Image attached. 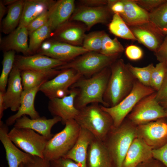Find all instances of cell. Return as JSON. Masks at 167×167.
<instances>
[{
  "instance_id": "cell-41",
  "label": "cell",
  "mask_w": 167,
  "mask_h": 167,
  "mask_svg": "<svg viewBox=\"0 0 167 167\" xmlns=\"http://www.w3.org/2000/svg\"><path fill=\"white\" fill-rule=\"evenodd\" d=\"M152 157L167 167V142L161 147L152 150Z\"/></svg>"
},
{
  "instance_id": "cell-53",
  "label": "cell",
  "mask_w": 167,
  "mask_h": 167,
  "mask_svg": "<svg viewBox=\"0 0 167 167\" xmlns=\"http://www.w3.org/2000/svg\"><path fill=\"white\" fill-rule=\"evenodd\" d=\"M161 33L164 36L167 35V25L163 28L160 29Z\"/></svg>"
},
{
  "instance_id": "cell-4",
  "label": "cell",
  "mask_w": 167,
  "mask_h": 167,
  "mask_svg": "<svg viewBox=\"0 0 167 167\" xmlns=\"http://www.w3.org/2000/svg\"><path fill=\"white\" fill-rule=\"evenodd\" d=\"M75 118L81 128L90 132L97 139L103 142L113 126L112 118L98 103H92L79 110Z\"/></svg>"
},
{
  "instance_id": "cell-9",
  "label": "cell",
  "mask_w": 167,
  "mask_h": 167,
  "mask_svg": "<svg viewBox=\"0 0 167 167\" xmlns=\"http://www.w3.org/2000/svg\"><path fill=\"white\" fill-rule=\"evenodd\" d=\"M156 91L141 100L128 118L135 125H139L167 117V113L156 99Z\"/></svg>"
},
{
  "instance_id": "cell-47",
  "label": "cell",
  "mask_w": 167,
  "mask_h": 167,
  "mask_svg": "<svg viewBox=\"0 0 167 167\" xmlns=\"http://www.w3.org/2000/svg\"><path fill=\"white\" fill-rule=\"evenodd\" d=\"M80 2L82 5L94 7L106 6L107 4V0H82Z\"/></svg>"
},
{
  "instance_id": "cell-46",
  "label": "cell",
  "mask_w": 167,
  "mask_h": 167,
  "mask_svg": "<svg viewBox=\"0 0 167 167\" xmlns=\"http://www.w3.org/2000/svg\"><path fill=\"white\" fill-rule=\"evenodd\" d=\"M24 167H50V161L36 156H33L29 162L23 164Z\"/></svg>"
},
{
  "instance_id": "cell-45",
  "label": "cell",
  "mask_w": 167,
  "mask_h": 167,
  "mask_svg": "<svg viewBox=\"0 0 167 167\" xmlns=\"http://www.w3.org/2000/svg\"><path fill=\"white\" fill-rule=\"evenodd\" d=\"M50 167H80L74 161L69 159L62 157L50 161Z\"/></svg>"
},
{
  "instance_id": "cell-20",
  "label": "cell",
  "mask_w": 167,
  "mask_h": 167,
  "mask_svg": "<svg viewBox=\"0 0 167 167\" xmlns=\"http://www.w3.org/2000/svg\"><path fill=\"white\" fill-rule=\"evenodd\" d=\"M61 121V118L58 117L48 119L44 117L31 119L24 115L16 120L14 127L32 130L49 140L54 135L51 132L52 128Z\"/></svg>"
},
{
  "instance_id": "cell-32",
  "label": "cell",
  "mask_w": 167,
  "mask_h": 167,
  "mask_svg": "<svg viewBox=\"0 0 167 167\" xmlns=\"http://www.w3.org/2000/svg\"><path fill=\"white\" fill-rule=\"evenodd\" d=\"M53 32L48 21L29 35V49L31 55L37 51L44 41L51 36Z\"/></svg>"
},
{
  "instance_id": "cell-5",
  "label": "cell",
  "mask_w": 167,
  "mask_h": 167,
  "mask_svg": "<svg viewBox=\"0 0 167 167\" xmlns=\"http://www.w3.org/2000/svg\"><path fill=\"white\" fill-rule=\"evenodd\" d=\"M61 131L48 140L43 152L44 157L51 161L63 157L71 150L79 135L81 127L75 119L68 120Z\"/></svg>"
},
{
  "instance_id": "cell-56",
  "label": "cell",
  "mask_w": 167,
  "mask_h": 167,
  "mask_svg": "<svg viewBox=\"0 0 167 167\" xmlns=\"http://www.w3.org/2000/svg\"></svg>"
},
{
  "instance_id": "cell-29",
  "label": "cell",
  "mask_w": 167,
  "mask_h": 167,
  "mask_svg": "<svg viewBox=\"0 0 167 167\" xmlns=\"http://www.w3.org/2000/svg\"><path fill=\"white\" fill-rule=\"evenodd\" d=\"M62 70L55 69L42 71L24 70L21 71L23 90L31 89L54 78Z\"/></svg>"
},
{
  "instance_id": "cell-17",
  "label": "cell",
  "mask_w": 167,
  "mask_h": 167,
  "mask_svg": "<svg viewBox=\"0 0 167 167\" xmlns=\"http://www.w3.org/2000/svg\"><path fill=\"white\" fill-rule=\"evenodd\" d=\"M7 88L4 93L5 109L17 111L20 105L23 88L21 71L14 64L9 77Z\"/></svg>"
},
{
  "instance_id": "cell-22",
  "label": "cell",
  "mask_w": 167,
  "mask_h": 167,
  "mask_svg": "<svg viewBox=\"0 0 167 167\" xmlns=\"http://www.w3.org/2000/svg\"><path fill=\"white\" fill-rule=\"evenodd\" d=\"M74 0L56 1L49 10L48 22L53 31L69 21L75 9Z\"/></svg>"
},
{
  "instance_id": "cell-27",
  "label": "cell",
  "mask_w": 167,
  "mask_h": 167,
  "mask_svg": "<svg viewBox=\"0 0 167 167\" xmlns=\"http://www.w3.org/2000/svg\"><path fill=\"white\" fill-rule=\"evenodd\" d=\"M56 1L50 0H25L21 18L17 28L27 27L34 19L49 10Z\"/></svg>"
},
{
  "instance_id": "cell-8",
  "label": "cell",
  "mask_w": 167,
  "mask_h": 167,
  "mask_svg": "<svg viewBox=\"0 0 167 167\" xmlns=\"http://www.w3.org/2000/svg\"><path fill=\"white\" fill-rule=\"evenodd\" d=\"M8 136L25 152L44 158L43 152L48 140L43 136L29 129L14 127L9 131Z\"/></svg>"
},
{
  "instance_id": "cell-40",
  "label": "cell",
  "mask_w": 167,
  "mask_h": 167,
  "mask_svg": "<svg viewBox=\"0 0 167 167\" xmlns=\"http://www.w3.org/2000/svg\"><path fill=\"white\" fill-rule=\"evenodd\" d=\"M156 99L164 108L167 109V72L161 88L156 92Z\"/></svg>"
},
{
  "instance_id": "cell-7",
  "label": "cell",
  "mask_w": 167,
  "mask_h": 167,
  "mask_svg": "<svg viewBox=\"0 0 167 167\" xmlns=\"http://www.w3.org/2000/svg\"><path fill=\"white\" fill-rule=\"evenodd\" d=\"M155 92L152 88L143 85L136 79L131 92L118 104L110 107L101 105V106L111 116L113 127L116 128L122 124L126 117L141 100Z\"/></svg>"
},
{
  "instance_id": "cell-26",
  "label": "cell",
  "mask_w": 167,
  "mask_h": 167,
  "mask_svg": "<svg viewBox=\"0 0 167 167\" xmlns=\"http://www.w3.org/2000/svg\"><path fill=\"white\" fill-rule=\"evenodd\" d=\"M28 35L27 27L17 28L1 41V48L4 51L13 50L25 56L31 55L28 42Z\"/></svg>"
},
{
  "instance_id": "cell-15",
  "label": "cell",
  "mask_w": 167,
  "mask_h": 167,
  "mask_svg": "<svg viewBox=\"0 0 167 167\" xmlns=\"http://www.w3.org/2000/svg\"><path fill=\"white\" fill-rule=\"evenodd\" d=\"M66 62L37 54L28 56L15 55L14 65L21 71H42L51 70Z\"/></svg>"
},
{
  "instance_id": "cell-30",
  "label": "cell",
  "mask_w": 167,
  "mask_h": 167,
  "mask_svg": "<svg viewBox=\"0 0 167 167\" xmlns=\"http://www.w3.org/2000/svg\"><path fill=\"white\" fill-rule=\"evenodd\" d=\"M24 2L25 0H17L8 6L7 15L2 23V31L4 33L9 34L18 27L21 18Z\"/></svg>"
},
{
  "instance_id": "cell-1",
  "label": "cell",
  "mask_w": 167,
  "mask_h": 167,
  "mask_svg": "<svg viewBox=\"0 0 167 167\" xmlns=\"http://www.w3.org/2000/svg\"><path fill=\"white\" fill-rule=\"evenodd\" d=\"M110 74V66L90 77H81L71 86L70 89L75 88L77 91L74 101L77 109L79 110L95 103L109 107L103 98Z\"/></svg>"
},
{
  "instance_id": "cell-3",
  "label": "cell",
  "mask_w": 167,
  "mask_h": 167,
  "mask_svg": "<svg viewBox=\"0 0 167 167\" xmlns=\"http://www.w3.org/2000/svg\"><path fill=\"white\" fill-rule=\"evenodd\" d=\"M135 126L130 121L124 120L118 127H112L103 142L115 167H122L130 146L137 137V127Z\"/></svg>"
},
{
  "instance_id": "cell-31",
  "label": "cell",
  "mask_w": 167,
  "mask_h": 167,
  "mask_svg": "<svg viewBox=\"0 0 167 167\" xmlns=\"http://www.w3.org/2000/svg\"><path fill=\"white\" fill-rule=\"evenodd\" d=\"M109 29L111 33L117 36L125 39L137 41L129 27L118 14H113L109 24Z\"/></svg>"
},
{
  "instance_id": "cell-55",
  "label": "cell",
  "mask_w": 167,
  "mask_h": 167,
  "mask_svg": "<svg viewBox=\"0 0 167 167\" xmlns=\"http://www.w3.org/2000/svg\"><path fill=\"white\" fill-rule=\"evenodd\" d=\"M165 111L166 112V113H167V109H166L165 110Z\"/></svg>"
},
{
  "instance_id": "cell-33",
  "label": "cell",
  "mask_w": 167,
  "mask_h": 167,
  "mask_svg": "<svg viewBox=\"0 0 167 167\" xmlns=\"http://www.w3.org/2000/svg\"><path fill=\"white\" fill-rule=\"evenodd\" d=\"M15 51L4 52L2 61V68L0 77V91L5 92L10 74L14 64Z\"/></svg>"
},
{
  "instance_id": "cell-24",
  "label": "cell",
  "mask_w": 167,
  "mask_h": 167,
  "mask_svg": "<svg viewBox=\"0 0 167 167\" xmlns=\"http://www.w3.org/2000/svg\"><path fill=\"white\" fill-rule=\"evenodd\" d=\"M42 84L30 89L23 90L19 108L16 113L10 116L6 120L5 123L6 125L9 126L14 124L17 119L24 115H28L31 119L40 117L35 109L34 100L36 94Z\"/></svg>"
},
{
  "instance_id": "cell-2",
  "label": "cell",
  "mask_w": 167,
  "mask_h": 167,
  "mask_svg": "<svg viewBox=\"0 0 167 167\" xmlns=\"http://www.w3.org/2000/svg\"><path fill=\"white\" fill-rule=\"evenodd\" d=\"M111 74L103 96L109 107L114 106L131 91L136 79L122 59H118L110 66Z\"/></svg>"
},
{
  "instance_id": "cell-54",
  "label": "cell",
  "mask_w": 167,
  "mask_h": 167,
  "mask_svg": "<svg viewBox=\"0 0 167 167\" xmlns=\"http://www.w3.org/2000/svg\"><path fill=\"white\" fill-rule=\"evenodd\" d=\"M19 167H24L23 164H21L19 166Z\"/></svg>"
},
{
  "instance_id": "cell-44",
  "label": "cell",
  "mask_w": 167,
  "mask_h": 167,
  "mask_svg": "<svg viewBox=\"0 0 167 167\" xmlns=\"http://www.w3.org/2000/svg\"><path fill=\"white\" fill-rule=\"evenodd\" d=\"M155 53L159 62H164L167 65V35Z\"/></svg>"
},
{
  "instance_id": "cell-16",
  "label": "cell",
  "mask_w": 167,
  "mask_h": 167,
  "mask_svg": "<svg viewBox=\"0 0 167 167\" xmlns=\"http://www.w3.org/2000/svg\"><path fill=\"white\" fill-rule=\"evenodd\" d=\"M129 27L137 41L154 53L165 36L160 29L150 22Z\"/></svg>"
},
{
  "instance_id": "cell-23",
  "label": "cell",
  "mask_w": 167,
  "mask_h": 167,
  "mask_svg": "<svg viewBox=\"0 0 167 167\" xmlns=\"http://www.w3.org/2000/svg\"><path fill=\"white\" fill-rule=\"evenodd\" d=\"M152 150L142 139L136 137L128 151L122 167H136L152 158Z\"/></svg>"
},
{
  "instance_id": "cell-51",
  "label": "cell",
  "mask_w": 167,
  "mask_h": 167,
  "mask_svg": "<svg viewBox=\"0 0 167 167\" xmlns=\"http://www.w3.org/2000/svg\"><path fill=\"white\" fill-rule=\"evenodd\" d=\"M7 9L3 4L2 0L0 1V21L1 22L3 17L6 14Z\"/></svg>"
},
{
  "instance_id": "cell-43",
  "label": "cell",
  "mask_w": 167,
  "mask_h": 167,
  "mask_svg": "<svg viewBox=\"0 0 167 167\" xmlns=\"http://www.w3.org/2000/svg\"><path fill=\"white\" fill-rule=\"evenodd\" d=\"M125 53L126 56L129 59L133 61L141 59L143 55L142 49L135 45L128 46L126 49Z\"/></svg>"
},
{
  "instance_id": "cell-19",
  "label": "cell",
  "mask_w": 167,
  "mask_h": 167,
  "mask_svg": "<svg viewBox=\"0 0 167 167\" xmlns=\"http://www.w3.org/2000/svg\"><path fill=\"white\" fill-rule=\"evenodd\" d=\"M85 25L74 21H68L54 31L53 36L55 41L80 46L86 35Z\"/></svg>"
},
{
  "instance_id": "cell-6",
  "label": "cell",
  "mask_w": 167,
  "mask_h": 167,
  "mask_svg": "<svg viewBox=\"0 0 167 167\" xmlns=\"http://www.w3.org/2000/svg\"><path fill=\"white\" fill-rule=\"evenodd\" d=\"M120 55L108 56L99 52H89L55 69H72L83 77L88 78L110 66Z\"/></svg>"
},
{
  "instance_id": "cell-37",
  "label": "cell",
  "mask_w": 167,
  "mask_h": 167,
  "mask_svg": "<svg viewBox=\"0 0 167 167\" xmlns=\"http://www.w3.org/2000/svg\"><path fill=\"white\" fill-rule=\"evenodd\" d=\"M150 22L159 29L167 25V0L149 12Z\"/></svg>"
},
{
  "instance_id": "cell-38",
  "label": "cell",
  "mask_w": 167,
  "mask_h": 167,
  "mask_svg": "<svg viewBox=\"0 0 167 167\" xmlns=\"http://www.w3.org/2000/svg\"><path fill=\"white\" fill-rule=\"evenodd\" d=\"M167 72V65L159 62L155 66L152 71L150 87L156 91L161 88Z\"/></svg>"
},
{
  "instance_id": "cell-42",
  "label": "cell",
  "mask_w": 167,
  "mask_h": 167,
  "mask_svg": "<svg viewBox=\"0 0 167 167\" xmlns=\"http://www.w3.org/2000/svg\"><path fill=\"white\" fill-rule=\"evenodd\" d=\"M167 0H134L138 5L149 12L166 1Z\"/></svg>"
},
{
  "instance_id": "cell-12",
  "label": "cell",
  "mask_w": 167,
  "mask_h": 167,
  "mask_svg": "<svg viewBox=\"0 0 167 167\" xmlns=\"http://www.w3.org/2000/svg\"><path fill=\"white\" fill-rule=\"evenodd\" d=\"M137 137L152 149L159 148L167 142V123L161 119L138 126Z\"/></svg>"
},
{
  "instance_id": "cell-52",
  "label": "cell",
  "mask_w": 167,
  "mask_h": 167,
  "mask_svg": "<svg viewBox=\"0 0 167 167\" xmlns=\"http://www.w3.org/2000/svg\"><path fill=\"white\" fill-rule=\"evenodd\" d=\"M17 0H3L2 2L3 4L5 5H11L15 2H16Z\"/></svg>"
},
{
  "instance_id": "cell-49",
  "label": "cell",
  "mask_w": 167,
  "mask_h": 167,
  "mask_svg": "<svg viewBox=\"0 0 167 167\" xmlns=\"http://www.w3.org/2000/svg\"><path fill=\"white\" fill-rule=\"evenodd\" d=\"M110 9L111 12L121 15L124 11V5L122 0H116L111 6Z\"/></svg>"
},
{
  "instance_id": "cell-36",
  "label": "cell",
  "mask_w": 167,
  "mask_h": 167,
  "mask_svg": "<svg viewBox=\"0 0 167 167\" xmlns=\"http://www.w3.org/2000/svg\"><path fill=\"white\" fill-rule=\"evenodd\" d=\"M105 32L96 31L86 34L82 46L89 52L100 53Z\"/></svg>"
},
{
  "instance_id": "cell-13",
  "label": "cell",
  "mask_w": 167,
  "mask_h": 167,
  "mask_svg": "<svg viewBox=\"0 0 167 167\" xmlns=\"http://www.w3.org/2000/svg\"><path fill=\"white\" fill-rule=\"evenodd\" d=\"M111 12L107 5L96 7L82 5L75 8L69 21L82 22L88 30L96 24L107 23Z\"/></svg>"
},
{
  "instance_id": "cell-10",
  "label": "cell",
  "mask_w": 167,
  "mask_h": 167,
  "mask_svg": "<svg viewBox=\"0 0 167 167\" xmlns=\"http://www.w3.org/2000/svg\"><path fill=\"white\" fill-rule=\"evenodd\" d=\"M82 77L72 69L62 70L60 73L53 79L43 83L39 91L49 99L62 98L70 94V87Z\"/></svg>"
},
{
  "instance_id": "cell-48",
  "label": "cell",
  "mask_w": 167,
  "mask_h": 167,
  "mask_svg": "<svg viewBox=\"0 0 167 167\" xmlns=\"http://www.w3.org/2000/svg\"><path fill=\"white\" fill-rule=\"evenodd\" d=\"M136 167H166L159 161L152 158L146 161L143 162Z\"/></svg>"
},
{
  "instance_id": "cell-11",
  "label": "cell",
  "mask_w": 167,
  "mask_h": 167,
  "mask_svg": "<svg viewBox=\"0 0 167 167\" xmlns=\"http://www.w3.org/2000/svg\"><path fill=\"white\" fill-rule=\"evenodd\" d=\"M37 52L39 54L67 62L89 51L82 46L50 40L44 42Z\"/></svg>"
},
{
  "instance_id": "cell-14",
  "label": "cell",
  "mask_w": 167,
  "mask_h": 167,
  "mask_svg": "<svg viewBox=\"0 0 167 167\" xmlns=\"http://www.w3.org/2000/svg\"><path fill=\"white\" fill-rule=\"evenodd\" d=\"M70 94L62 98H54L49 99L48 109L54 117H58L62 119V123L65 125L68 120L75 119L79 110L74 104L75 98L77 91L75 88H71Z\"/></svg>"
},
{
  "instance_id": "cell-39",
  "label": "cell",
  "mask_w": 167,
  "mask_h": 167,
  "mask_svg": "<svg viewBox=\"0 0 167 167\" xmlns=\"http://www.w3.org/2000/svg\"><path fill=\"white\" fill-rule=\"evenodd\" d=\"M49 10L46 11L36 17L28 25L27 28L29 35L44 25L48 22Z\"/></svg>"
},
{
  "instance_id": "cell-18",
  "label": "cell",
  "mask_w": 167,
  "mask_h": 167,
  "mask_svg": "<svg viewBox=\"0 0 167 167\" xmlns=\"http://www.w3.org/2000/svg\"><path fill=\"white\" fill-rule=\"evenodd\" d=\"M8 126L0 120V140L5 150L8 167H19L30 161L32 156L19 149L8 136Z\"/></svg>"
},
{
  "instance_id": "cell-25",
  "label": "cell",
  "mask_w": 167,
  "mask_h": 167,
  "mask_svg": "<svg viewBox=\"0 0 167 167\" xmlns=\"http://www.w3.org/2000/svg\"><path fill=\"white\" fill-rule=\"evenodd\" d=\"M94 137L90 132L81 127L79 135L75 143L63 157L74 161L80 167H87L88 148Z\"/></svg>"
},
{
  "instance_id": "cell-34",
  "label": "cell",
  "mask_w": 167,
  "mask_h": 167,
  "mask_svg": "<svg viewBox=\"0 0 167 167\" xmlns=\"http://www.w3.org/2000/svg\"><path fill=\"white\" fill-rule=\"evenodd\" d=\"M124 50V47L116 38L112 39L105 32L100 53L106 56H111L120 55Z\"/></svg>"
},
{
  "instance_id": "cell-35",
  "label": "cell",
  "mask_w": 167,
  "mask_h": 167,
  "mask_svg": "<svg viewBox=\"0 0 167 167\" xmlns=\"http://www.w3.org/2000/svg\"><path fill=\"white\" fill-rule=\"evenodd\" d=\"M126 64L136 79L143 85L150 87L152 73L155 67L153 63L142 67L134 66L129 63Z\"/></svg>"
},
{
  "instance_id": "cell-50",
  "label": "cell",
  "mask_w": 167,
  "mask_h": 167,
  "mask_svg": "<svg viewBox=\"0 0 167 167\" xmlns=\"http://www.w3.org/2000/svg\"><path fill=\"white\" fill-rule=\"evenodd\" d=\"M4 92L0 91V120L3 116L5 109L4 94Z\"/></svg>"
},
{
  "instance_id": "cell-21",
  "label": "cell",
  "mask_w": 167,
  "mask_h": 167,
  "mask_svg": "<svg viewBox=\"0 0 167 167\" xmlns=\"http://www.w3.org/2000/svg\"><path fill=\"white\" fill-rule=\"evenodd\" d=\"M87 167H115L103 142L95 137L89 146Z\"/></svg>"
},
{
  "instance_id": "cell-28",
  "label": "cell",
  "mask_w": 167,
  "mask_h": 167,
  "mask_svg": "<svg viewBox=\"0 0 167 167\" xmlns=\"http://www.w3.org/2000/svg\"><path fill=\"white\" fill-rule=\"evenodd\" d=\"M123 13L120 15L129 27L150 22L149 12L138 5L134 0H122Z\"/></svg>"
}]
</instances>
